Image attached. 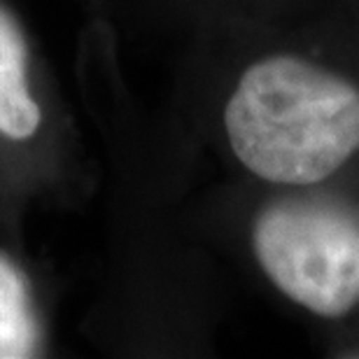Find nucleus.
Listing matches in <instances>:
<instances>
[{"instance_id": "nucleus-1", "label": "nucleus", "mask_w": 359, "mask_h": 359, "mask_svg": "<svg viewBox=\"0 0 359 359\" xmlns=\"http://www.w3.org/2000/svg\"><path fill=\"white\" fill-rule=\"evenodd\" d=\"M224 131L252 175L292 187L322 182L359 152V89L318 63L273 54L243 70Z\"/></svg>"}, {"instance_id": "nucleus-2", "label": "nucleus", "mask_w": 359, "mask_h": 359, "mask_svg": "<svg viewBox=\"0 0 359 359\" xmlns=\"http://www.w3.org/2000/svg\"><path fill=\"white\" fill-rule=\"evenodd\" d=\"M252 248L266 278L320 318L359 306V215L332 201H285L259 212Z\"/></svg>"}, {"instance_id": "nucleus-3", "label": "nucleus", "mask_w": 359, "mask_h": 359, "mask_svg": "<svg viewBox=\"0 0 359 359\" xmlns=\"http://www.w3.org/2000/svg\"><path fill=\"white\" fill-rule=\"evenodd\" d=\"M42 110L28 84V49L24 33L0 5V133L28 140L38 133Z\"/></svg>"}, {"instance_id": "nucleus-4", "label": "nucleus", "mask_w": 359, "mask_h": 359, "mask_svg": "<svg viewBox=\"0 0 359 359\" xmlns=\"http://www.w3.org/2000/svg\"><path fill=\"white\" fill-rule=\"evenodd\" d=\"M38 348V325L21 273L0 257V359L31 357Z\"/></svg>"}]
</instances>
